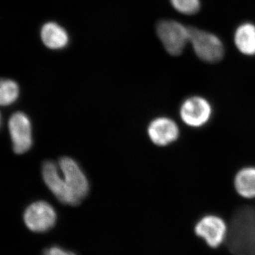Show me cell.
<instances>
[{"instance_id": "cell-1", "label": "cell", "mask_w": 255, "mask_h": 255, "mask_svg": "<svg viewBox=\"0 0 255 255\" xmlns=\"http://www.w3.org/2000/svg\"><path fill=\"white\" fill-rule=\"evenodd\" d=\"M228 246L234 255H255V207L244 206L233 216Z\"/></svg>"}, {"instance_id": "cell-2", "label": "cell", "mask_w": 255, "mask_h": 255, "mask_svg": "<svg viewBox=\"0 0 255 255\" xmlns=\"http://www.w3.org/2000/svg\"><path fill=\"white\" fill-rule=\"evenodd\" d=\"M214 110L206 97L193 95L183 101L179 107V114L183 123L192 128H200L209 123Z\"/></svg>"}, {"instance_id": "cell-3", "label": "cell", "mask_w": 255, "mask_h": 255, "mask_svg": "<svg viewBox=\"0 0 255 255\" xmlns=\"http://www.w3.org/2000/svg\"><path fill=\"white\" fill-rule=\"evenodd\" d=\"M189 42L196 55L206 63H218L224 56L222 42L209 32L189 28Z\"/></svg>"}, {"instance_id": "cell-4", "label": "cell", "mask_w": 255, "mask_h": 255, "mask_svg": "<svg viewBox=\"0 0 255 255\" xmlns=\"http://www.w3.org/2000/svg\"><path fill=\"white\" fill-rule=\"evenodd\" d=\"M157 33L166 50L179 55L189 42V28L173 20H163L157 24Z\"/></svg>"}, {"instance_id": "cell-5", "label": "cell", "mask_w": 255, "mask_h": 255, "mask_svg": "<svg viewBox=\"0 0 255 255\" xmlns=\"http://www.w3.org/2000/svg\"><path fill=\"white\" fill-rule=\"evenodd\" d=\"M194 232L210 248H217L227 241L229 228L221 216L208 214L197 221Z\"/></svg>"}, {"instance_id": "cell-6", "label": "cell", "mask_w": 255, "mask_h": 255, "mask_svg": "<svg viewBox=\"0 0 255 255\" xmlns=\"http://www.w3.org/2000/svg\"><path fill=\"white\" fill-rule=\"evenodd\" d=\"M54 209L46 201H36L28 206L23 214L26 227L36 233L49 231L56 222Z\"/></svg>"}, {"instance_id": "cell-7", "label": "cell", "mask_w": 255, "mask_h": 255, "mask_svg": "<svg viewBox=\"0 0 255 255\" xmlns=\"http://www.w3.org/2000/svg\"><path fill=\"white\" fill-rule=\"evenodd\" d=\"M42 174L47 187L62 204L70 206L80 204L78 199L72 194L63 177L60 175L54 162L51 161L45 162L42 168Z\"/></svg>"}, {"instance_id": "cell-8", "label": "cell", "mask_w": 255, "mask_h": 255, "mask_svg": "<svg viewBox=\"0 0 255 255\" xmlns=\"http://www.w3.org/2000/svg\"><path fill=\"white\" fill-rule=\"evenodd\" d=\"M9 131L15 153L27 152L32 145L31 124L29 119L22 112H16L10 117Z\"/></svg>"}, {"instance_id": "cell-9", "label": "cell", "mask_w": 255, "mask_h": 255, "mask_svg": "<svg viewBox=\"0 0 255 255\" xmlns=\"http://www.w3.org/2000/svg\"><path fill=\"white\" fill-rule=\"evenodd\" d=\"M59 167L63 173L64 180L72 194L81 202L88 194L89 183L86 176L74 159L68 157L59 160Z\"/></svg>"}, {"instance_id": "cell-10", "label": "cell", "mask_w": 255, "mask_h": 255, "mask_svg": "<svg viewBox=\"0 0 255 255\" xmlns=\"http://www.w3.org/2000/svg\"><path fill=\"white\" fill-rule=\"evenodd\" d=\"M147 134L151 141L159 147H165L177 141L180 128L177 122L169 117H157L149 124Z\"/></svg>"}, {"instance_id": "cell-11", "label": "cell", "mask_w": 255, "mask_h": 255, "mask_svg": "<svg viewBox=\"0 0 255 255\" xmlns=\"http://www.w3.org/2000/svg\"><path fill=\"white\" fill-rule=\"evenodd\" d=\"M233 186L241 197L255 199V166H246L240 169L235 174Z\"/></svg>"}, {"instance_id": "cell-12", "label": "cell", "mask_w": 255, "mask_h": 255, "mask_svg": "<svg viewBox=\"0 0 255 255\" xmlns=\"http://www.w3.org/2000/svg\"><path fill=\"white\" fill-rule=\"evenodd\" d=\"M43 43L50 49H61L68 45L69 38L65 30L53 22L47 23L41 29Z\"/></svg>"}, {"instance_id": "cell-13", "label": "cell", "mask_w": 255, "mask_h": 255, "mask_svg": "<svg viewBox=\"0 0 255 255\" xmlns=\"http://www.w3.org/2000/svg\"><path fill=\"white\" fill-rule=\"evenodd\" d=\"M235 43L243 54L255 55V26L247 23L241 25L235 33Z\"/></svg>"}, {"instance_id": "cell-14", "label": "cell", "mask_w": 255, "mask_h": 255, "mask_svg": "<svg viewBox=\"0 0 255 255\" xmlns=\"http://www.w3.org/2000/svg\"><path fill=\"white\" fill-rule=\"evenodd\" d=\"M19 93L17 84L11 80H1L0 85V104L9 106L17 100Z\"/></svg>"}, {"instance_id": "cell-15", "label": "cell", "mask_w": 255, "mask_h": 255, "mask_svg": "<svg viewBox=\"0 0 255 255\" xmlns=\"http://www.w3.org/2000/svg\"><path fill=\"white\" fill-rule=\"evenodd\" d=\"M174 9L184 14H194L200 8L199 0H170Z\"/></svg>"}, {"instance_id": "cell-16", "label": "cell", "mask_w": 255, "mask_h": 255, "mask_svg": "<svg viewBox=\"0 0 255 255\" xmlns=\"http://www.w3.org/2000/svg\"><path fill=\"white\" fill-rule=\"evenodd\" d=\"M43 255H76L72 252L65 251L58 247H52L43 252Z\"/></svg>"}]
</instances>
